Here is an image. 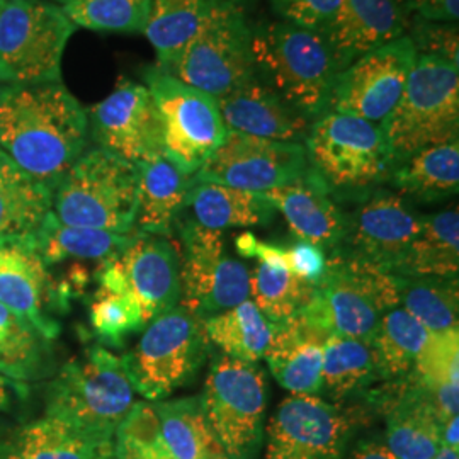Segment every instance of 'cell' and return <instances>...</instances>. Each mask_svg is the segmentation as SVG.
Instances as JSON below:
<instances>
[{"mask_svg":"<svg viewBox=\"0 0 459 459\" xmlns=\"http://www.w3.org/2000/svg\"><path fill=\"white\" fill-rule=\"evenodd\" d=\"M87 140V111L60 81L0 87V152L51 191Z\"/></svg>","mask_w":459,"mask_h":459,"instance_id":"obj_1","label":"cell"},{"mask_svg":"<svg viewBox=\"0 0 459 459\" xmlns=\"http://www.w3.org/2000/svg\"><path fill=\"white\" fill-rule=\"evenodd\" d=\"M134 405V388L123 358L91 347L72 359L49 386L47 415L64 422L94 446L115 443L116 432Z\"/></svg>","mask_w":459,"mask_h":459,"instance_id":"obj_2","label":"cell"},{"mask_svg":"<svg viewBox=\"0 0 459 459\" xmlns=\"http://www.w3.org/2000/svg\"><path fill=\"white\" fill-rule=\"evenodd\" d=\"M252 55L257 77L296 111L312 121L327 113L339 70L324 34L264 21L252 26Z\"/></svg>","mask_w":459,"mask_h":459,"instance_id":"obj_3","label":"cell"},{"mask_svg":"<svg viewBox=\"0 0 459 459\" xmlns=\"http://www.w3.org/2000/svg\"><path fill=\"white\" fill-rule=\"evenodd\" d=\"M136 197V165L104 148H92L53 187L51 213L70 227L133 233Z\"/></svg>","mask_w":459,"mask_h":459,"instance_id":"obj_4","label":"cell"},{"mask_svg":"<svg viewBox=\"0 0 459 459\" xmlns=\"http://www.w3.org/2000/svg\"><path fill=\"white\" fill-rule=\"evenodd\" d=\"M303 145L310 169L333 196H362L394 170L383 126L356 116L328 111L316 117Z\"/></svg>","mask_w":459,"mask_h":459,"instance_id":"obj_5","label":"cell"},{"mask_svg":"<svg viewBox=\"0 0 459 459\" xmlns=\"http://www.w3.org/2000/svg\"><path fill=\"white\" fill-rule=\"evenodd\" d=\"M400 307L394 279L377 265L344 255H328L325 276L310 303L298 313L325 335L371 342L381 316Z\"/></svg>","mask_w":459,"mask_h":459,"instance_id":"obj_6","label":"cell"},{"mask_svg":"<svg viewBox=\"0 0 459 459\" xmlns=\"http://www.w3.org/2000/svg\"><path fill=\"white\" fill-rule=\"evenodd\" d=\"M381 126L394 167L422 148L458 140L459 66L417 55L407 87Z\"/></svg>","mask_w":459,"mask_h":459,"instance_id":"obj_7","label":"cell"},{"mask_svg":"<svg viewBox=\"0 0 459 459\" xmlns=\"http://www.w3.org/2000/svg\"><path fill=\"white\" fill-rule=\"evenodd\" d=\"M162 70L214 99L255 79L252 26L240 4L218 0L195 38Z\"/></svg>","mask_w":459,"mask_h":459,"instance_id":"obj_8","label":"cell"},{"mask_svg":"<svg viewBox=\"0 0 459 459\" xmlns=\"http://www.w3.org/2000/svg\"><path fill=\"white\" fill-rule=\"evenodd\" d=\"M208 349L204 320L181 305L153 318L123 362L134 394L162 402L196 377Z\"/></svg>","mask_w":459,"mask_h":459,"instance_id":"obj_9","label":"cell"},{"mask_svg":"<svg viewBox=\"0 0 459 459\" xmlns=\"http://www.w3.org/2000/svg\"><path fill=\"white\" fill-rule=\"evenodd\" d=\"M75 24L45 0H5L0 13V82L62 79V58Z\"/></svg>","mask_w":459,"mask_h":459,"instance_id":"obj_10","label":"cell"},{"mask_svg":"<svg viewBox=\"0 0 459 459\" xmlns=\"http://www.w3.org/2000/svg\"><path fill=\"white\" fill-rule=\"evenodd\" d=\"M201 409L230 459H257L267 409V377L255 362L221 356L212 364Z\"/></svg>","mask_w":459,"mask_h":459,"instance_id":"obj_11","label":"cell"},{"mask_svg":"<svg viewBox=\"0 0 459 459\" xmlns=\"http://www.w3.org/2000/svg\"><path fill=\"white\" fill-rule=\"evenodd\" d=\"M145 85L160 116L165 157L187 176H196L229 133L216 99L157 65L145 72Z\"/></svg>","mask_w":459,"mask_h":459,"instance_id":"obj_12","label":"cell"},{"mask_svg":"<svg viewBox=\"0 0 459 459\" xmlns=\"http://www.w3.org/2000/svg\"><path fill=\"white\" fill-rule=\"evenodd\" d=\"M182 307L199 318L230 310L250 298V271L227 252L223 231L208 230L196 221L181 227Z\"/></svg>","mask_w":459,"mask_h":459,"instance_id":"obj_13","label":"cell"},{"mask_svg":"<svg viewBox=\"0 0 459 459\" xmlns=\"http://www.w3.org/2000/svg\"><path fill=\"white\" fill-rule=\"evenodd\" d=\"M359 422L356 411L322 396L293 394L265 427V459H342Z\"/></svg>","mask_w":459,"mask_h":459,"instance_id":"obj_14","label":"cell"},{"mask_svg":"<svg viewBox=\"0 0 459 459\" xmlns=\"http://www.w3.org/2000/svg\"><path fill=\"white\" fill-rule=\"evenodd\" d=\"M415 60L417 49L407 34L366 53L337 74L327 113L385 125L407 87Z\"/></svg>","mask_w":459,"mask_h":459,"instance_id":"obj_15","label":"cell"},{"mask_svg":"<svg viewBox=\"0 0 459 459\" xmlns=\"http://www.w3.org/2000/svg\"><path fill=\"white\" fill-rule=\"evenodd\" d=\"M308 169L303 143L274 142L229 130L195 179L265 195L301 179Z\"/></svg>","mask_w":459,"mask_h":459,"instance_id":"obj_16","label":"cell"},{"mask_svg":"<svg viewBox=\"0 0 459 459\" xmlns=\"http://www.w3.org/2000/svg\"><path fill=\"white\" fill-rule=\"evenodd\" d=\"M354 199L356 208L345 213L344 242L333 254L392 274L417 237L422 214L415 212L407 197L392 191L373 189Z\"/></svg>","mask_w":459,"mask_h":459,"instance_id":"obj_17","label":"cell"},{"mask_svg":"<svg viewBox=\"0 0 459 459\" xmlns=\"http://www.w3.org/2000/svg\"><path fill=\"white\" fill-rule=\"evenodd\" d=\"M72 293L51 278L33 237L0 240V305L16 313L47 341L60 325L56 313L65 310Z\"/></svg>","mask_w":459,"mask_h":459,"instance_id":"obj_18","label":"cell"},{"mask_svg":"<svg viewBox=\"0 0 459 459\" xmlns=\"http://www.w3.org/2000/svg\"><path fill=\"white\" fill-rule=\"evenodd\" d=\"M89 133L98 145L133 165L164 155L162 125L145 83L121 81L89 111Z\"/></svg>","mask_w":459,"mask_h":459,"instance_id":"obj_19","label":"cell"},{"mask_svg":"<svg viewBox=\"0 0 459 459\" xmlns=\"http://www.w3.org/2000/svg\"><path fill=\"white\" fill-rule=\"evenodd\" d=\"M123 288L142 307L145 324L178 307L181 299V257L165 237L134 233L121 254L111 257Z\"/></svg>","mask_w":459,"mask_h":459,"instance_id":"obj_20","label":"cell"},{"mask_svg":"<svg viewBox=\"0 0 459 459\" xmlns=\"http://www.w3.org/2000/svg\"><path fill=\"white\" fill-rule=\"evenodd\" d=\"M405 0H344L324 33L337 70L342 72L366 53L407 34Z\"/></svg>","mask_w":459,"mask_h":459,"instance_id":"obj_21","label":"cell"},{"mask_svg":"<svg viewBox=\"0 0 459 459\" xmlns=\"http://www.w3.org/2000/svg\"><path fill=\"white\" fill-rule=\"evenodd\" d=\"M264 196L284 216L298 240L320 247L328 255L342 246L345 213L327 184L312 169L301 179L273 189Z\"/></svg>","mask_w":459,"mask_h":459,"instance_id":"obj_22","label":"cell"},{"mask_svg":"<svg viewBox=\"0 0 459 459\" xmlns=\"http://www.w3.org/2000/svg\"><path fill=\"white\" fill-rule=\"evenodd\" d=\"M216 102L229 130L265 140L305 143L313 123L259 77Z\"/></svg>","mask_w":459,"mask_h":459,"instance_id":"obj_23","label":"cell"},{"mask_svg":"<svg viewBox=\"0 0 459 459\" xmlns=\"http://www.w3.org/2000/svg\"><path fill=\"white\" fill-rule=\"evenodd\" d=\"M327 335L299 315L274 324L264 359L279 385L293 394H322L324 344Z\"/></svg>","mask_w":459,"mask_h":459,"instance_id":"obj_24","label":"cell"},{"mask_svg":"<svg viewBox=\"0 0 459 459\" xmlns=\"http://www.w3.org/2000/svg\"><path fill=\"white\" fill-rule=\"evenodd\" d=\"M138 197L134 230L138 233L169 237L179 227L187 208L195 176H187L165 155L136 165Z\"/></svg>","mask_w":459,"mask_h":459,"instance_id":"obj_25","label":"cell"},{"mask_svg":"<svg viewBox=\"0 0 459 459\" xmlns=\"http://www.w3.org/2000/svg\"><path fill=\"white\" fill-rule=\"evenodd\" d=\"M53 191L0 152V240L33 237L51 213Z\"/></svg>","mask_w":459,"mask_h":459,"instance_id":"obj_26","label":"cell"},{"mask_svg":"<svg viewBox=\"0 0 459 459\" xmlns=\"http://www.w3.org/2000/svg\"><path fill=\"white\" fill-rule=\"evenodd\" d=\"M458 208L422 214V225L394 267V276L458 278Z\"/></svg>","mask_w":459,"mask_h":459,"instance_id":"obj_27","label":"cell"},{"mask_svg":"<svg viewBox=\"0 0 459 459\" xmlns=\"http://www.w3.org/2000/svg\"><path fill=\"white\" fill-rule=\"evenodd\" d=\"M388 182L398 195L436 203L458 195L459 140L422 148L394 165Z\"/></svg>","mask_w":459,"mask_h":459,"instance_id":"obj_28","label":"cell"},{"mask_svg":"<svg viewBox=\"0 0 459 459\" xmlns=\"http://www.w3.org/2000/svg\"><path fill=\"white\" fill-rule=\"evenodd\" d=\"M187 208L193 212V221L216 231L267 225L276 213L264 195L196 179L189 193Z\"/></svg>","mask_w":459,"mask_h":459,"instance_id":"obj_29","label":"cell"},{"mask_svg":"<svg viewBox=\"0 0 459 459\" xmlns=\"http://www.w3.org/2000/svg\"><path fill=\"white\" fill-rule=\"evenodd\" d=\"M379 379L371 342L328 335L324 344L322 394H327L332 403H344L349 398L369 394Z\"/></svg>","mask_w":459,"mask_h":459,"instance_id":"obj_30","label":"cell"},{"mask_svg":"<svg viewBox=\"0 0 459 459\" xmlns=\"http://www.w3.org/2000/svg\"><path fill=\"white\" fill-rule=\"evenodd\" d=\"M159 415L164 441L176 459H230L210 422L199 398L162 400L153 405Z\"/></svg>","mask_w":459,"mask_h":459,"instance_id":"obj_31","label":"cell"},{"mask_svg":"<svg viewBox=\"0 0 459 459\" xmlns=\"http://www.w3.org/2000/svg\"><path fill=\"white\" fill-rule=\"evenodd\" d=\"M218 0H148L143 34L157 51V65L172 64L212 14Z\"/></svg>","mask_w":459,"mask_h":459,"instance_id":"obj_32","label":"cell"},{"mask_svg":"<svg viewBox=\"0 0 459 459\" xmlns=\"http://www.w3.org/2000/svg\"><path fill=\"white\" fill-rule=\"evenodd\" d=\"M133 233H115L106 230L81 229L64 225L49 213L34 235L36 248L47 265L64 263L68 259L79 261H108L121 254L132 242Z\"/></svg>","mask_w":459,"mask_h":459,"instance_id":"obj_33","label":"cell"},{"mask_svg":"<svg viewBox=\"0 0 459 459\" xmlns=\"http://www.w3.org/2000/svg\"><path fill=\"white\" fill-rule=\"evenodd\" d=\"M208 339L218 345L225 356L244 362H257L265 356L271 344L274 324L264 316L252 299L204 318Z\"/></svg>","mask_w":459,"mask_h":459,"instance_id":"obj_34","label":"cell"},{"mask_svg":"<svg viewBox=\"0 0 459 459\" xmlns=\"http://www.w3.org/2000/svg\"><path fill=\"white\" fill-rule=\"evenodd\" d=\"M394 279L400 307L424 325L429 333L458 330V278L394 276Z\"/></svg>","mask_w":459,"mask_h":459,"instance_id":"obj_35","label":"cell"},{"mask_svg":"<svg viewBox=\"0 0 459 459\" xmlns=\"http://www.w3.org/2000/svg\"><path fill=\"white\" fill-rule=\"evenodd\" d=\"M427 339L426 327L402 307L385 313L371 341L381 379L398 381L409 377Z\"/></svg>","mask_w":459,"mask_h":459,"instance_id":"obj_36","label":"cell"},{"mask_svg":"<svg viewBox=\"0 0 459 459\" xmlns=\"http://www.w3.org/2000/svg\"><path fill=\"white\" fill-rule=\"evenodd\" d=\"M315 286L286 269L259 263L250 273V296L273 324L293 318L312 299Z\"/></svg>","mask_w":459,"mask_h":459,"instance_id":"obj_37","label":"cell"},{"mask_svg":"<svg viewBox=\"0 0 459 459\" xmlns=\"http://www.w3.org/2000/svg\"><path fill=\"white\" fill-rule=\"evenodd\" d=\"M89 316L99 341L115 347L147 325L142 307L126 288L99 286Z\"/></svg>","mask_w":459,"mask_h":459,"instance_id":"obj_38","label":"cell"},{"mask_svg":"<svg viewBox=\"0 0 459 459\" xmlns=\"http://www.w3.org/2000/svg\"><path fill=\"white\" fill-rule=\"evenodd\" d=\"M70 21L106 33H143L148 0H70L62 5Z\"/></svg>","mask_w":459,"mask_h":459,"instance_id":"obj_39","label":"cell"},{"mask_svg":"<svg viewBox=\"0 0 459 459\" xmlns=\"http://www.w3.org/2000/svg\"><path fill=\"white\" fill-rule=\"evenodd\" d=\"M99 447L47 415L22 432L16 459H92Z\"/></svg>","mask_w":459,"mask_h":459,"instance_id":"obj_40","label":"cell"},{"mask_svg":"<svg viewBox=\"0 0 459 459\" xmlns=\"http://www.w3.org/2000/svg\"><path fill=\"white\" fill-rule=\"evenodd\" d=\"M116 459H176L165 444L159 415L147 402L133 405L115 436Z\"/></svg>","mask_w":459,"mask_h":459,"instance_id":"obj_41","label":"cell"},{"mask_svg":"<svg viewBox=\"0 0 459 459\" xmlns=\"http://www.w3.org/2000/svg\"><path fill=\"white\" fill-rule=\"evenodd\" d=\"M41 335L30 324L0 305V375L24 379L41 356Z\"/></svg>","mask_w":459,"mask_h":459,"instance_id":"obj_42","label":"cell"},{"mask_svg":"<svg viewBox=\"0 0 459 459\" xmlns=\"http://www.w3.org/2000/svg\"><path fill=\"white\" fill-rule=\"evenodd\" d=\"M459 330L429 333L411 377L424 388L459 385Z\"/></svg>","mask_w":459,"mask_h":459,"instance_id":"obj_43","label":"cell"},{"mask_svg":"<svg viewBox=\"0 0 459 459\" xmlns=\"http://www.w3.org/2000/svg\"><path fill=\"white\" fill-rule=\"evenodd\" d=\"M344 0H271L281 21L298 28L325 33Z\"/></svg>","mask_w":459,"mask_h":459,"instance_id":"obj_44","label":"cell"},{"mask_svg":"<svg viewBox=\"0 0 459 459\" xmlns=\"http://www.w3.org/2000/svg\"><path fill=\"white\" fill-rule=\"evenodd\" d=\"M407 36L417 49V55L437 56L458 66V28L455 24L432 22L419 17L413 34Z\"/></svg>","mask_w":459,"mask_h":459,"instance_id":"obj_45","label":"cell"},{"mask_svg":"<svg viewBox=\"0 0 459 459\" xmlns=\"http://www.w3.org/2000/svg\"><path fill=\"white\" fill-rule=\"evenodd\" d=\"M290 273L296 278L310 284H318L327 271V254L320 247L310 242L298 240L295 246L288 247Z\"/></svg>","mask_w":459,"mask_h":459,"instance_id":"obj_46","label":"cell"},{"mask_svg":"<svg viewBox=\"0 0 459 459\" xmlns=\"http://www.w3.org/2000/svg\"><path fill=\"white\" fill-rule=\"evenodd\" d=\"M237 250L242 257L247 259H257L259 263L279 267V269H286L290 271V254H288V247L278 246V244H271V242H264L259 240L254 233H242L237 237L235 240Z\"/></svg>","mask_w":459,"mask_h":459,"instance_id":"obj_47","label":"cell"},{"mask_svg":"<svg viewBox=\"0 0 459 459\" xmlns=\"http://www.w3.org/2000/svg\"><path fill=\"white\" fill-rule=\"evenodd\" d=\"M405 4L420 19L447 24L458 22L459 0H405Z\"/></svg>","mask_w":459,"mask_h":459,"instance_id":"obj_48","label":"cell"},{"mask_svg":"<svg viewBox=\"0 0 459 459\" xmlns=\"http://www.w3.org/2000/svg\"><path fill=\"white\" fill-rule=\"evenodd\" d=\"M342 459H398L394 453L386 447V444L375 443V441H362L356 444L349 455Z\"/></svg>","mask_w":459,"mask_h":459,"instance_id":"obj_49","label":"cell"},{"mask_svg":"<svg viewBox=\"0 0 459 459\" xmlns=\"http://www.w3.org/2000/svg\"><path fill=\"white\" fill-rule=\"evenodd\" d=\"M458 415L444 420L441 424V447L459 451Z\"/></svg>","mask_w":459,"mask_h":459,"instance_id":"obj_50","label":"cell"},{"mask_svg":"<svg viewBox=\"0 0 459 459\" xmlns=\"http://www.w3.org/2000/svg\"><path fill=\"white\" fill-rule=\"evenodd\" d=\"M11 390H14L13 381L9 377L0 375V407H4L9 402Z\"/></svg>","mask_w":459,"mask_h":459,"instance_id":"obj_51","label":"cell"},{"mask_svg":"<svg viewBox=\"0 0 459 459\" xmlns=\"http://www.w3.org/2000/svg\"><path fill=\"white\" fill-rule=\"evenodd\" d=\"M92 459H116L115 443L100 446L98 449V453L94 455V458Z\"/></svg>","mask_w":459,"mask_h":459,"instance_id":"obj_52","label":"cell"},{"mask_svg":"<svg viewBox=\"0 0 459 459\" xmlns=\"http://www.w3.org/2000/svg\"><path fill=\"white\" fill-rule=\"evenodd\" d=\"M432 459H459V451L449 449V447H441Z\"/></svg>","mask_w":459,"mask_h":459,"instance_id":"obj_53","label":"cell"},{"mask_svg":"<svg viewBox=\"0 0 459 459\" xmlns=\"http://www.w3.org/2000/svg\"><path fill=\"white\" fill-rule=\"evenodd\" d=\"M56 2H60L62 5H65L66 2H70V0H56Z\"/></svg>","mask_w":459,"mask_h":459,"instance_id":"obj_54","label":"cell"},{"mask_svg":"<svg viewBox=\"0 0 459 459\" xmlns=\"http://www.w3.org/2000/svg\"><path fill=\"white\" fill-rule=\"evenodd\" d=\"M4 4H5V0H0V13H2V7H4Z\"/></svg>","mask_w":459,"mask_h":459,"instance_id":"obj_55","label":"cell"},{"mask_svg":"<svg viewBox=\"0 0 459 459\" xmlns=\"http://www.w3.org/2000/svg\"><path fill=\"white\" fill-rule=\"evenodd\" d=\"M225 2H235V4H240V0H225Z\"/></svg>","mask_w":459,"mask_h":459,"instance_id":"obj_56","label":"cell"}]
</instances>
